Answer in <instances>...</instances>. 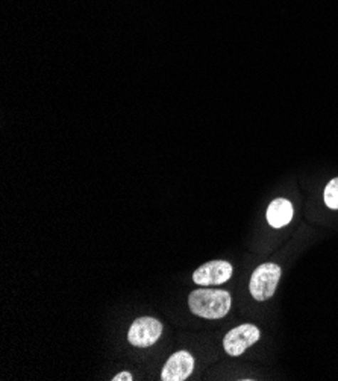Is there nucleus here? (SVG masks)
Segmentation results:
<instances>
[{
    "instance_id": "1a4fd4ad",
    "label": "nucleus",
    "mask_w": 338,
    "mask_h": 381,
    "mask_svg": "<svg viewBox=\"0 0 338 381\" xmlns=\"http://www.w3.org/2000/svg\"><path fill=\"white\" fill-rule=\"evenodd\" d=\"M134 378H132V374L131 372H120V374H117V375H115L114 378H112V381H132Z\"/></svg>"
},
{
    "instance_id": "f257e3e1",
    "label": "nucleus",
    "mask_w": 338,
    "mask_h": 381,
    "mask_svg": "<svg viewBox=\"0 0 338 381\" xmlns=\"http://www.w3.org/2000/svg\"><path fill=\"white\" fill-rule=\"evenodd\" d=\"M189 306L194 315L205 319H220L231 310V295L216 288H197L189 296Z\"/></svg>"
},
{
    "instance_id": "20e7f679",
    "label": "nucleus",
    "mask_w": 338,
    "mask_h": 381,
    "mask_svg": "<svg viewBox=\"0 0 338 381\" xmlns=\"http://www.w3.org/2000/svg\"><path fill=\"white\" fill-rule=\"evenodd\" d=\"M260 336H261V333L258 327H255L252 324H244L234 330H231L226 334L223 339V348L229 355L238 357L244 354V351H246L248 348H250L253 343L258 342Z\"/></svg>"
},
{
    "instance_id": "0eeeda50",
    "label": "nucleus",
    "mask_w": 338,
    "mask_h": 381,
    "mask_svg": "<svg viewBox=\"0 0 338 381\" xmlns=\"http://www.w3.org/2000/svg\"><path fill=\"white\" fill-rule=\"evenodd\" d=\"M291 219H293V204L288 199L278 198L267 209V222L273 228H284L291 222Z\"/></svg>"
},
{
    "instance_id": "7ed1b4c3",
    "label": "nucleus",
    "mask_w": 338,
    "mask_h": 381,
    "mask_svg": "<svg viewBox=\"0 0 338 381\" xmlns=\"http://www.w3.org/2000/svg\"><path fill=\"white\" fill-rule=\"evenodd\" d=\"M162 334V324L155 318H138L127 333V340L137 348L152 346Z\"/></svg>"
},
{
    "instance_id": "423d86ee",
    "label": "nucleus",
    "mask_w": 338,
    "mask_h": 381,
    "mask_svg": "<svg viewBox=\"0 0 338 381\" xmlns=\"http://www.w3.org/2000/svg\"><path fill=\"white\" fill-rule=\"evenodd\" d=\"M194 369V359L189 351L174 353L162 367V381H184L189 378Z\"/></svg>"
},
{
    "instance_id": "6e6552de",
    "label": "nucleus",
    "mask_w": 338,
    "mask_h": 381,
    "mask_svg": "<svg viewBox=\"0 0 338 381\" xmlns=\"http://www.w3.org/2000/svg\"><path fill=\"white\" fill-rule=\"evenodd\" d=\"M324 204L329 207L331 210H338V178H334L328 182V186L323 193Z\"/></svg>"
},
{
    "instance_id": "39448f33",
    "label": "nucleus",
    "mask_w": 338,
    "mask_h": 381,
    "mask_svg": "<svg viewBox=\"0 0 338 381\" xmlns=\"http://www.w3.org/2000/svg\"><path fill=\"white\" fill-rule=\"evenodd\" d=\"M232 276V266L228 261L214 260L208 261L193 273V281L197 286H218L226 283Z\"/></svg>"
},
{
    "instance_id": "f03ea898",
    "label": "nucleus",
    "mask_w": 338,
    "mask_h": 381,
    "mask_svg": "<svg viewBox=\"0 0 338 381\" xmlns=\"http://www.w3.org/2000/svg\"><path fill=\"white\" fill-rule=\"evenodd\" d=\"M279 280H281V268L275 263H264L252 273L249 291L256 301H267L276 292Z\"/></svg>"
}]
</instances>
